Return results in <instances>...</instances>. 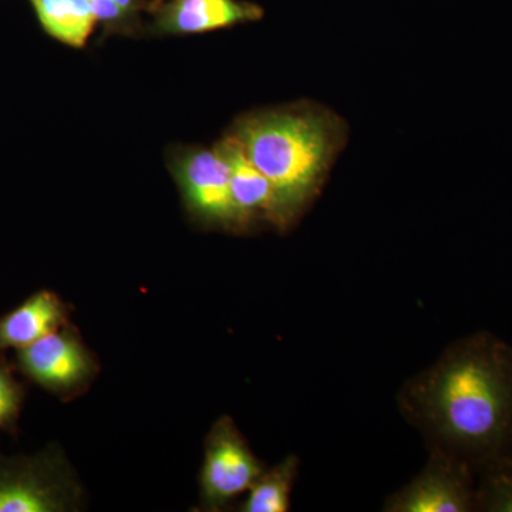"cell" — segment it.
Segmentation results:
<instances>
[{"instance_id": "obj_15", "label": "cell", "mask_w": 512, "mask_h": 512, "mask_svg": "<svg viewBox=\"0 0 512 512\" xmlns=\"http://www.w3.org/2000/svg\"><path fill=\"white\" fill-rule=\"evenodd\" d=\"M97 22H113L124 15L114 0H89Z\"/></svg>"}, {"instance_id": "obj_7", "label": "cell", "mask_w": 512, "mask_h": 512, "mask_svg": "<svg viewBox=\"0 0 512 512\" xmlns=\"http://www.w3.org/2000/svg\"><path fill=\"white\" fill-rule=\"evenodd\" d=\"M185 204L204 224L239 229L231 195V170L222 144L187 154L178 165Z\"/></svg>"}, {"instance_id": "obj_10", "label": "cell", "mask_w": 512, "mask_h": 512, "mask_svg": "<svg viewBox=\"0 0 512 512\" xmlns=\"http://www.w3.org/2000/svg\"><path fill=\"white\" fill-rule=\"evenodd\" d=\"M69 323V311L55 292L40 291L0 320V350L22 349Z\"/></svg>"}, {"instance_id": "obj_14", "label": "cell", "mask_w": 512, "mask_h": 512, "mask_svg": "<svg viewBox=\"0 0 512 512\" xmlns=\"http://www.w3.org/2000/svg\"><path fill=\"white\" fill-rule=\"evenodd\" d=\"M22 389L8 369L0 366V429L10 427L18 419Z\"/></svg>"}, {"instance_id": "obj_9", "label": "cell", "mask_w": 512, "mask_h": 512, "mask_svg": "<svg viewBox=\"0 0 512 512\" xmlns=\"http://www.w3.org/2000/svg\"><path fill=\"white\" fill-rule=\"evenodd\" d=\"M231 170V195L237 214L238 228H247L258 220L272 224L274 191L265 175L251 163L234 137L222 141Z\"/></svg>"}, {"instance_id": "obj_5", "label": "cell", "mask_w": 512, "mask_h": 512, "mask_svg": "<svg viewBox=\"0 0 512 512\" xmlns=\"http://www.w3.org/2000/svg\"><path fill=\"white\" fill-rule=\"evenodd\" d=\"M18 359L25 375L66 400L89 390L100 370L96 356L70 323L19 349Z\"/></svg>"}, {"instance_id": "obj_1", "label": "cell", "mask_w": 512, "mask_h": 512, "mask_svg": "<svg viewBox=\"0 0 512 512\" xmlns=\"http://www.w3.org/2000/svg\"><path fill=\"white\" fill-rule=\"evenodd\" d=\"M400 403L433 447L476 473L512 456V346L488 332L457 340L404 387Z\"/></svg>"}, {"instance_id": "obj_12", "label": "cell", "mask_w": 512, "mask_h": 512, "mask_svg": "<svg viewBox=\"0 0 512 512\" xmlns=\"http://www.w3.org/2000/svg\"><path fill=\"white\" fill-rule=\"evenodd\" d=\"M299 460L288 456L271 470H264L254 485L249 488L247 498L241 504L242 512H286L291 507V494Z\"/></svg>"}, {"instance_id": "obj_3", "label": "cell", "mask_w": 512, "mask_h": 512, "mask_svg": "<svg viewBox=\"0 0 512 512\" xmlns=\"http://www.w3.org/2000/svg\"><path fill=\"white\" fill-rule=\"evenodd\" d=\"M83 490L62 451L33 457L0 456V512H69L83 505Z\"/></svg>"}, {"instance_id": "obj_13", "label": "cell", "mask_w": 512, "mask_h": 512, "mask_svg": "<svg viewBox=\"0 0 512 512\" xmlns=\"http://www.w3.org/2000/svg\"><path fill=\"white\" fill-rule=\"evenodd\" d=\"M477 473V510L512 512V456L497 458Z\"/></svg>"}, {"instance_id": "obj_16", "label": "cell", "mask_w": 512, "mask_h": 512, "mask_svg": "<svg viewBox=\"0 0 512 512\" xmlns=\"http://www.w3.org/2000/svg\"><path fill=\"white\" fill-rule=\"evenodd\" d=\"M114 2H116L117 5H119V8L126 13L128 10L133 8L134 0H114Z\"/></svg>"}, {"instance_id": "obj_11", "label": "cell", "mask_w": 512, "mask_h": 512, "mask_svg": "<svg viewBox=\"0 0 512 512\" xmlns=\"http://www.w3.org/2000/svg\"><path fill=\"white\" fill-rule=\"evenodd\" d=\"M43 29L64 45L84 47L97 19L89 0H30Z\"/></svg>"}, {"instance_id": "obj_2", "label": "cell", "mask_w": 512, "mask_h": 512, "mask_svg": "<svg viewBox=\"0 0 512 512\" xmlns=\"http://www.w3.org/2000/svg\"><path fill=\"white\" fill-rule=\"evenodd\" d=\"M274 191L272 224L288 229L318 195L338 150L329 117L308 110L262 113L231 134Z\"/></svg>"}, {"instance_id": "obj_4", "label": "cell", "mask_w": 512, "mask_h": 512, "mask_svg": "<svg viewBox=\"0 0 512 512\" xmlns=\"http://www.w3.org/2000/svg\"><path fill=\"white\" fill-rule=\"evenodd\" d=\"M264 470L235 421L229 416L220 417L205 437L200 473L201 510H224L239 495L248 493Z\"/></svg>"}, {"instance_id": "obj_6", "label": "cell", "mask_w": 512, "mask_h": 512, "mask_svg": "<svg viewBox=\"0 0 512 512\" xmlns=\"http://www.w3.org/2000/svg\"><path fill=\"white\" fill-rule=\"evenodd\" d=\"M476 470L443 448H431L426 468L412 483L387 498V512H468L477 510Z\"/></svg>"}, {"instance_id": "obj_8", "label": "cell", "mask_w": 512, "mask_h": 512, "mask_svg": "<svg viewBox=\"0 0 512 512\" xmlns=\"http://www.w3.org/2000/svg\"><path fill=\"white\" fill-rule=\"evenodd\" d=\"M261 18L259 6L239 0H173L164 10L161 28L175 35H197Z\"/></svg>"}]
</instances>
